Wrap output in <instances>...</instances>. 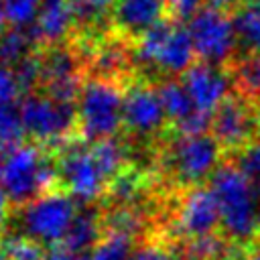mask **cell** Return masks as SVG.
<instances>
[{
    "mask_svg": "<svg viewBox=\"0 0 260 260\" xmlns=\"http://www.w3.org/2000/svg\"><path fill=\"white\" fill-rule=\"evenodd\" d=\"M209 189L219 203L223 236L240 248L250 246L260 236L252 181L234 162H221L209 179Z\"/></svg>",
    "mask_w": 260,
    "mask_h": 260,
    "instance_id": "obj_1",
    "label": "cell"
},
{
    "mask_svg": "<svg viewBox=\"0 0 260 260\" xmlns=\"http://www.w3.org/2000/svg\"><path fill=\"white\" fill-rule=\"evenodd\" d=\"M124 89L116 79L89 77L77 98V126L85 140L114 138L124 124Z\"/></svg>",
    "mask_w": 260,
    "mask_h": 260,
    "instance_id": "obj_2",
    "label": "cell"
},
{
    "mask_svg": "<svg viewBox=\"0 0 260 260\" xmlns=\"http://www.w3.org/2000/svg\"><path fill=\"white\" fill-rule=\"evenodd\" d=\"M195 47L187 24L179 20H160L138 37L134 57L140 65L169 75L189 71L195 63Z\"/></svg>",
    "mask_w": 260,
    "mask_h": 260,
    "instance_id": "obj_3",
    "label": "cell"
},
{
    "mask_svg": "<svg viewBox=\"0 0 260 260\" xmlns=\"http://www.w3.org/2000/svg\"><path fill=\"white\" fill-rule=\"evenodd\" d=\"M57 179H59L57 165H51L39 146L20 144L8 150L4 160L2 187L12 203L26 205L35 197L53 191Z\"/></svg>",
    "mask_w": 260,
    "mask_h": 260,
    "instance_id": "obj_4",
    "label": "cell"
},
{
    "mask_svg": "<svg viewBox=\"0 0 260 260\" xmlns=\"http://www.w3.org/2000/svg\"><path fill=\"white\" fill-rule=\"evenodd\" d=\"M197 57L203 63L228 67V63L238 57V37L234 26V16L228 10L207 4L201 6L187 22Z\"/></svg>",
    "mask_w": 260,
    "mask_h": 260,
    "instance_id": "obj_5",
    "label": "cell"
},
{
    "mask_svg": "<svg viewBox=\"0 0 260 260\" xmlns=\"http://www.w3.org/2000/svg\"><path fill=\"white\" fill-rule=\"evenodd\" d=\"M77 215L75 201L69 193L47 191L28 201L20 211L22 234L39 244H61Z\"/></svg>",
    "mask_w": 260,
    "mask_h": 260,
    "instance_id": "obj_6",
    "label": "cell"
},
{
    "mask_svg": "<svg viewBox=\"0 0 260 260\" xmlns=\"http://www.w3.org/2000/svg\"><path fill=\"white\" fill-rule=\"evenodd\" d=\"M221 156L223 148L211 134H179L167 146V167L171 175L189 189L197 187L205 179H211L221 165Z\"/></svg>",
    "mask_w": 260,
    "mask_h": 260,
    "instance_id": "obj_7",
    "label": "cell"
},
{
    "mask_svg": "<svg viewBox=\"0 0 260 260\" xmlns=\"http://www.w3.org/2000/svg\"><path fill=\"white\" fill-rule=\"evenodd\" d=\"M211 136L232 152L260 140V104L240 91L232 93L213 112Z\"/></svg>",
    "mask_w": 260,
    "mask_h": 260,
    "instance_id": "obj_8",
    "label": "cell"
},
{
    "mask_svg": "<svg viewBox=\"0 0 260 260\" xmlns=\"http://www.w3.org/2000/svg\"><path fill=\"white\" fill-rule=\"evenodd\" d=\"M18 108L26 134L45 144L65 146L77 122V108L73 104L57 102L47 93H30Z\"/></svg>",
    "mask_w": 260,
    "mask_h": 260,
    "instance_id": "obj_9",
    "label": "cell"
},
{
    "mask_svg": "<svg viewBox=\"0 0 260 260\" xmlns=\"http://www.w3.org/2000/svg\"><path fill=\"white\" fill-rule=\"evenodd\" d=\"M57 171L69 195L81 203L95 201L110 185V179L98 165L91 148L79 144L63 146Z\"/></svg>",
    "mask_w": 260,
    "mask_h": 260,
    "instance_id": "obj_10",
    "label": "cell"
},
{
    "mask_svg": "<svg viewBox=\"0 0 260 260\" xmlns=\"http://www.w3.org/2000/svg\"><path fill=\"white\" fill-rule=\"evenodd\" d=\"M41 59L43 91L63 104H73L81 91V57L77 51L59 45L45 49Z\"/></svg>",
    "mask_w": 260,
    "mask_h": 260,
    "instance_id": "obj_11",
    "label": "cell"
},
{
    "mask_svg": "<svg viewBox=\"0 0 260 260\" xmlns=\"http://www.w3.org/2000/svg\"><path fill=\"white\" fill-rule=\"evenodd\" d=\"M219 225L221 211L213 191L201 185L187 189L175 215L177 234L185 240H195L215 234Z\"/></svg>",
    "mask_w": 260,
    "mask_h": 260,
    "instance_id": "obj_12",
    "label": "cell"
},
{
    "mask_svg": "<svg viewBox=\"0 0 260 260\" xmlns=\"http://www.w3.org/2000/svg\"><path fill=\"white\" fill-rule=\"evenodd\" d=\"M183 83L199 112L213 114L236 87L234 73L228 67L211 63H195L183 73Z\"/></svg>",
    "mask_w": 260,
    "mask_h": 260,
    "instance_id": "obj_13",
    "label": "cell"
},
{
    "mask_svg": "<svg viewBox=\"0 0 260 260\" xmlns=\"http://www.w3.org/2000/svg\"><path fill=\"white\" fill-rule=\"evenodd\" d=\"M167 120L158 89L148 81L130 85L124 93V126L138 136L156 134Z\"/></svg>",
    "mask_w": 260,
    "mask_h": 260,
    "instance_id": "obj_14",
    "label": "cell"
},
{
    "mask_svg": "<svg viewBox=\"0 0 260 260\" xmlns=\"http://www.w3.org/2000/svg\"><path fill=\"white\" fill-rule=\"evenodd\" d=\"M167 8V0H116L112 20L124 35L140 37L165 20L162 14Z\"/></svg>",
    "mask_w": 260,
    "mask_h": 260,
    "instance_id": "obj_15",
    "label": "cell"
},
{
    "mask_svg": "<svg viewBox=\"0 0 260 260\" xmlns=\"http://www.w3.org/2000/svg\"><path fill=\"white\" fill-rule=\"evenodd\" d=\"M73 24L75 22H73L69 0H43L41 14L35 26H30V32L37 45L45 43L51 47V45H59Z\"/></svg>",
    "mask_w": 260,
    "mask_h": 260,
    "instance_id": "obj_16",
    "label": "cell"
},
{
    "mask_svg": "<svg viewBox=\"0 0 260 260\" xmlns=\"http://www.w3.org/2000/svg\"><path fill=\"white\" fill-rule=\"evenodd\" d=\"M102 228H104V219H100V213L85 207L83 211H79L67 232V236L63 238L61 244L65 250L75 252V254H87V250L102 240Z\"/></svg>",
    "mask_w": 260,
    "mask_h": 260,
    "instance_id": "obj_17",
    "label": "cell"
},
{
    "mask_svg": "<svg viewBox=\"0 0 260 260\" xmlns=\"http://www.w3.org/2000/svg\"><path fill=\"white\" fill-rule=\"evenodd\" d=\"M156 89H158L162 108L167 112V118L173 122V126L183 122L185 118H189L197 110L183 81H179V79H165V81H160V85Z\"/></svg>",
    "mask_w": 260,
    "mask_h": 260,
    "instance_id": "obj_18",
    "label": "cell"
},
{
    "mask_svg": "<svg viewBox=\"0 0 260 260\" xmlns=\"http://www.w3.org/2000/svg\"><path fill=\"white\" fill-rule=\"evenodd\" d=\"M37 45L30 28H8L0 32V67H16Z\"/></svg>",
    "mask_w": 260,
    "mask_h": 260,
    "instance_id": "obj_19",
    "label": "cell"
},
{
    "mask_svg": "<svg viewBox=\"0 0 260 260\" xmlns=\"http://www.w3.org/2000/svg\"><path fill=\"white\" fill-rule=\"evenodd\" d=\"M69 6L77 26L98 30L114 16L116 0H69Z\"/></svg>",
    "mask_w": 260,
    "mask_h": 260,
    "instance_id": "obj_20",
    "label": "cell"
},
{
    "mask_svg": "<svg viewBox=\"0 0 260 260\" xmlns=\"http://www.w3.org/2000/svg\"><path fill=\"white\" fill-rule=\"evenodd\" d=\"M126 57L128 51L124 45L116 43V41H108L100 47H95L93 51V77H106V79H114L120 71L126 69Z\"/></svg>",
    "mask_w": 260,
    "mask_h": 260,
    "instance_id": "obj_21",
    "label": "cell"
},
{
    "mask_svg": "<svg viewBox=\"0 0 260 260\" xmlns=\"http://www.w3.org/2000/svg\"><path fill=\"white\" fill-rule=\"evenodd\" d=\"M91 152L108 179H116L120 173H124V165L128 156L124 142L116 138H104L91 144Z\"/></svg>",
    "mask_w": 260,
    "mask_h": 260,
    "instance_id": "obj_22",
    "label": "cell"
},
{
    "mask_svg": "<svg viewBox=\"0 0 260 260\" xmlns=\"http://www.w3.org/2000/svg\"><path fill=\"white\" fill-rule=\"evenodd\" d=\"M236 91L256 100L260 104V55L236 59L232 63Z\"/></svg>",
    "mask_w": 260,
    "mask_h": 260,
    "instance_id": "obj_23",
    "label": "cell"
},
{
    "mask_svg": "<svg viewBox=\"0 0 260 260\" xmlns=\"http://www.w3.org/2000/svg\"><path fill=\"white\" fill-rule=\"evenodd\" d=\"M132 236L120 232H106L89 252V260H132Z\"/></svg>",
    "mask_w": 260,
    "mask_h": 260,
    "instance_id": "obj_24",
    "label": "cell"
},
{
    "mask_svg": "<svg viewBox=\"0 0 260 260\" xmlns=\"http://www.w3.org/2000/svg\"><path fill=\"white\" fill-rule=\"evenodd\" d=\"M26 130L22 124L20 108L12 104H0V150H12L22 144Z\"/></svg>",
    "mask_w": 260,
    "mask_h": 260,
    "instance_id": "obj_25",
    "label": "cell"
},
{
    "mask_svg": "<svg viewBox=\"0 0 260 260\" xmlns=\"http://www.w3.org/2000/svg\"><path fill=\"white\" fill-rule=\"evenodd\" d=\"M0 252L4 260H49L43 244L28 236H6L0 242Z\"/></svg>",
    "mask_w": 260,
    "mask_h": 260,
    "instance_id": "obj_26",
    "label": "cell"
},
{
    "mask_svg": "<svg viewBox=\"0 0 260 260\" xmlns=\"http://www.w3.org/2000/svg\"><path fill=\"white\" fill-rule=\"evenodd\" d=\"M106 232H120L126 236H136L142 230V215L134 205H114L104 215Z\"/></svg>",
    "mask_w": 260,
    "mask_h": 260,
    "instance_id": "obj_27",
    "label": "cell"
},
{
    "mask_svg": "<svg viewBox=\"0 0 260 260\" xmlns=\"http://www.w3.org/2000/svg\"><path fill=\"white\" fill-rule=\"evenodd\" d=\"M144 185V179L132 171H124L120 173L116 179L110 181L108 185V195L114 201V205H132V201L140 195Z\"/></svg>",
    "mask_w": 260,
    "mask_h": 260,
    "instance_id": "obj_28",
    "label": "cell"
},
{
    "mask_svg": "<svg viewBox=\"0 0 260 260\" xmlns=\"http://www.w3.org/2000/svg\"><path fill=\"white\" fill-rule=\"evenodd\" d=\"M43 8V0H4L6 22L12 28H30L35 26Z\"/></svg>",
    "mask_w": 260,
    "mask_h": 260,
    "instance_id": "obj_29",
    "label": "cell"
},
{
    "mask_svg": "<svg viewBox=\"0 0 260 260\" xmlns=\"http://www.w3.org/2000/svg\"><path fill=\"white\" fill-rule=\"evenodd\" d=\"M234 165L252 181L258 183L260 181V140L244 146L242 150L236 152L234 156Z\"/></svg>",
    "mask_w": 260,
    "mask_h": 260,
    "instance_id": "obj_30",
    "label": "cell"
},
{
    "mask_svg": "<svg viewBox=\"0 0 260 260\" xmlns=\"http://www.w3.org/2000/svg\"><path fill=\"white\" fill-rule=\"evenodd\" d=\"M12 69H14L20 91H30L32 87H37L41 83V59L39 57L28 55Z\"/></svg>",
    "mask_w": 260,
    "mask_h": 260,
    "instance_id": "obj_31",
    "label": "cell"
},
{
    "mask_svg": "<svg viewBox=\"0 0 260 260\" xmlns=\"http://www.w3.org/2000/svg\"><path fill=\"white\" fill-rule=\"evenodd\" d=\"M20 93L14 69L0 67V104H12L14 98Z\"/></svg>",
    "mask_w": 260,
    "mask_h": 260,
    "instance_id": "obj_32",
    "label": "cell"
},
{
    "mask_svg": "<svg viewBox=\"0 0 260 260\" xmlns=\"http://www.w3.org/2000/svg\"><path fill=\"white\" fill-rule=\"evenodd\" d=\"M201 2L203 0H167V6L175 20H183V18H191L201 8Z\"/></svg>",
    "mask_w": 260,
    "mask_h": 260,
    "instance_id": "obj_33",
    "label": "cell"
},
{
    "mask_svg": "<svg viewBox=\"0 0 260 260\" xmlns=\"http://www.w3.org/2000/svg\"><path fill=\"white\" fill-rule=\"evenodd\" d=\"M132 260H171V254L160 244H144L138 250H134Z\"/></svg>",
    "mask_w": 260,
    "mask_h": 260,
    "instance_id": "obj_34",
    "label": "cell"
},
{
    "mask_svg": "<svg viewBox=\"0 0 260 260\" xmlns=\"http://www.w3.org/2000/svg\"><path fill=\"white\" fill-rule=\"evenodd\" d=\"M49 260H89V254H75L65 250L63 246H53L49 252Z\"/></svg>",
    "mask_w": 260,
    "mask_h": 260,
    "instance_id": "obj_35",
    "label": "cell"
},
{
    "mask_svg": "<svg viewBox=\"0 0 260 260\" xmlns=\"http://www.w3.org/2000/svg\"><path fill=\"white\" fill-rule=\"evenodd\" d=\"M10 197L8 193L4 191V187H0V228L4 225V221L8 219V213H10Z\"/></svg>",
    "mask_w": 260,
    "mask_h": 260,
    "instance_id": "obj_36",
    "label": "cell"
},
{
    "mask_svg": "<svg viewBox=\"0 0 260 260\" xmlns=\"http://www.w3.org/2000/svg\"><path fill=\"white\" fill-rule=\"evenodd\" d=\"M244 260H260V238H256L244 250Z\"/></svg>",
    "mask_w": 260,
    "mask_h": 260,
    "instance_id": "obj_37",
    "label": "cell"
},
{
    "mask_svg": "<svg viewBox=\"0 0 260 260\" xmlns=\"http://www.w3.org/2000/svg\"><path fill=\"white\" fill-rule=\"evenodd\" d=\"M244 2H246V0H211L213 6H219V8H223V10H232V8L238 10Z\"/></svg>",
    "mask_w": 260,
    "mask_h": 260,
    "instance_id": "obj_38",
    "label": "cell"
},
{
    "mask_svg": "<svg viewBox=\"0 0 260 260\" xmlns=\"http://www.w3.org/2000/svg\"><path fill=\"white\" fill-rule=\"evenodd\" d=\"M4 160H6V156L0 150V181H2V175H4Z\"/></svg>",
    "mask_w": 260,
    "mask_h": 260,
    "instance_id": "obj_39",
    "label": "cell"
},
{
    "mask_svg": "<svg viewBox=\"0 0 260 260\" xmlns=\"http://www.w3.org/2000/svg\"><path fill=\"white\" fill-rule=\"evenodd\" d=\"M0 260H4V256H2V252H0Z\"/></svg>",
    "mask_w": 260,
    "mask_h": 260,
    "instance_id": "obj_40",
    "label": "cell"
}]
</instances>
